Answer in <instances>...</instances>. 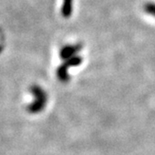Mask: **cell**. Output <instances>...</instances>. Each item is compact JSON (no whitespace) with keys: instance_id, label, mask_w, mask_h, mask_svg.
Segmentation results:
<instances>
[{"instance_id":"cell-1","label":"cell","mask_w":155,"mask_h":155,"mask_svg":"<svg viewBox=\"0 0 155 155\" xmlns=\"http://www.w3.org/2000/svg\"><path fill=\"white\" fill-rule=\"evenodd\" d=\"M30 93L34 95L35 99L32 103L27 106L28 112L31 114L40 113L45 108L48 103V94L42 87L38 85H32L29 89Z\"/></svg>"},{"instance_id":"cell-2","label":"cell","mask_w":155,"mask_h":155,"mask_svg":"<svg viewBox=\"0 0 155 155\" xmlns=\"http://www.w3.org/2000/svg\"><path fill=\"white\" fill-rule=\"evenodd\" d=\"M82 44L78 43V44H73V45H65L60 50L59 56L62 60L65 61L68 59H70L79 53L82 50Z\"/></svg>"},{"instance_id":"cell-3","label":"cell","mask_w":155,"mask_h":155,"mask_svg":"<svg viewBox=\"0 0 155 155\" xmlns=\"http://www.w3.org/2000/svg\"><path fill=\"white\" fill-rule=\"evenodd\" d=\"M68 69L69 68L64 64H61L59 68H57V71H56L57 78H58V80L61 82L65 83V82H68L70 80V76H69V73H68Z\"/></svg>"},{"instance_id":"cell-4","label":"cell","mask_w":155,"mask_h":155,"mask_svg":"<svg viewBox=\"0 0 155 155\" xmlns=\"http://www.w3.org/2000/svg\"><path fill=\"white\" fill-rule=\"evenodd\" d=\"M73 12V0H63L61 14L64 18H69Z\"/></svg>"},{"instance_id":"cell-5","label":"cell","mask_w":155,"mask_h":155,"mask_svg":"<svg viewBox=\"0 0 155 155\" xmlns=\"http://www.w3.org/2000/svg\"><path fill=\"white\" fill-rule=\"evenodd\" d=\"M81 63H82V58L79 56V55H76V56L70 59L65 60L64 64L68 66V68H73V66H79Z\"/></svg>"},{"instance_id":"cell-6","label":"cell","mask_w":155,"mask_h":155,"mask_svg":"<svg viewBox=\"0 0 155 155\" xmlns=\"http://www.w3.org/2000/svg\"><path fill=\"white\" fill-rule=\"evenodd\" d=\"M144 10L155 18V3H147L144 6Z\"/></svg>"}]
</instances>
